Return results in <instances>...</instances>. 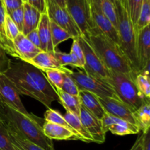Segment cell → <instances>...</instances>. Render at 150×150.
Returning a JSON list of instances; mask_svg holds the SVG:
<instances>
[{"instance_id": "277c9868", "label": "cell", "mask_w": 150, "mask_h": 150, "mask_svg": "<svg viewBox=\"0 0 150 150\" xmlns=\"http://www.w3.org/2000/svg\"><path fill=\"white\" fill-rule=\"evenodd\" d=\"M117 17V32L120 47L130 61L136 74H139V64L136 52V33L126 7L125 0L114 3Z\"/></svg>"}, {"instance_id": "4316f807", "label": "cell", "mask_w": 150, "mask_h": 150, "mask_svg": "<svg viewBox=\"0 0 150 150\" xmlns=\"http://www.w3.org/2000/svg\"><path fill=\"white\" fill-rule=\"evenodd\" d=\"M50 28H51V39L54 48H57V46L64 41L68 39H73V37L64 29L56 24L54 22L50 20Z\"/></svg>"}, {"instance_id": "d590c367", "label": "cell", "mask_w": 150, "mask_h": 150, "mask_svg": "<svg viewBox=\"0 0 150 150\" xmlns=\"http://www.w3.org/2000/svg\"><path fill=\"white\" fill-rule=\"evenodd\" d=\"M5 31H6V35H7V38L11 41L13 43V40L16 39V37L19 35L20 31L18 30V27L15 24L14 22L12 21L10 18V16L7 14L5 18Z\"/></svg>"}, {"instance_id": "5b68a950", "label": "cell", "mask_w": 150, "mask_h": 150, "mask_svg": "<svg viewBox=\"0 0 150 150\" xmlns=\"http://www.w3.org/2000/svg\"><path fill=\"white\" fill-rule=\"evenodd\" d=\"M111 84L115 94L120 100L130 107L134 111L139 109L144 102H149L140 93L134 81V78L130 75L109 70Z\"/></svg>"}, {"instance_id": "e575fe53", "label": "cell", "mask_w": 150, "mask_h": 150, "mask_svg": "<svg viewBox=\"0 0 150 150\" xmlns=\"http://www.w3.org/2000/svg\"><path fill=\"white\" fill-rule=\"evenodd\" d=\"M60 89L69 95H73V96H79V90L77 87V85L75 83L73 79L65 72H64V79H63L62 84Z\"/></svg>"}, {"instance_id": "8992f818", "label": "cell", "mask_w": 150, "mask_h": 150, "mask_svg": "<svg viewBox=\"0 0 150 150\" xmlns=\"http://www.w3.org/2000/svg\"><path fill=\"white\" fill-rule=\"evenodd\" d=\"M67 73L77 85L79 91H86L97 95L99 98H117L112 86L108 82L89 76L83 70L77 72L66 69Z\"/></svg>"}, {"instance_id": "ee69618b", "label": "cell", "mask_w": 150, "mask_h": 150, "mask_svg": "<svg viewBox=\"0 0 150 150\" xmlns=\"http://www.w3.org/2000/svg\"><path fill=\"white\" fill-rule=\"evenodd\" d=\"M142 150H150V132L144 133L143 142H142Z\"/></svg>"}, {"instance_id": "30bf717a", "label": "cell", "mask_w": 150, "mask_h": 150, "mask_svg": "<svg viewBox=\"0 0 150 150\" xmlns=\"http://www.w3.org/2000/svg\"><path fill=\"white\" fill-rule=\"evenodd\" d=\"M0 103L11 107L23 114H29L23 105L20 95L14 84L5 74L0 75Z\"/></svg>"}, {"instance_id": "484cf974", "label": "cell", "mask_w": 150, "mask_h": 150, "mask_svg": "<svg viewBox=\"0 0 150 150\" xmlns=\"http://www.w3.org/2000/svg\"><path fill=\"white\" fill-rule=\"evenodd\" d=\"M6 127V126H5ZM7 127L12 142L18 150H45L33 142L27 140L13 129Z\"/></svg>"}, {"instance_id": "3957f363", "label": "cell", "mask_w": 150, "mask_h": 150, "mask_svg": "<svg viewBox=\"0 0 150 150\" xmlns=\"http://www.w3.org/2000/svg\"><path fill=\"white\" fill-rule=\"evenodd\" d=\"M84 37L108 70L136 78L138 74L134 73L130 61L118 44L105 36L96 27Z\"/></svg>"}, {"instance_id": "b9f144b4", "label": "cell", "mask_w": 150, "mask_h": 150, "mask_svg": "<svg viewBox=\"0 0 150 150\" xmlns=\"http://www.w3.org/2000/svg\"><path fill=\"white\" fill-rule=\"evenodd\" d=\"M26 2L36 8L40 13H46L45 0H26Z\"/></svg>"}, {"instance_id": "5bb4252c", "label": "cell", "mask_w": 150, "mask_h": 150, "mask_svg": "<svg viewBox=\"0 0 150 150\" xmlns=\"http://www.w3.org/2000/svg\"><path fill=\"white\" fill-rule=\"evenodd\" d=\"M79 117L83 127L86 128L93 139V142L98 144L104 143L106 134L103 130L101 120L96 118L81 105L80 114Z\"/></svg>"}, {"instance_id": "4fadbf2b", "label": "cell", "mask_w": 150, "mask_h": 150, "mask_svg": "<svg viewBox=\"0 0 150 150\" xmlns=\"http://www.w3.org/2000/svg\"><path fill=\"white\" fill-rule=\"evenodd\" d=\"M99 100L105 112L137 126L134 117L135 111L120 99L99 98Z\"/></svg>"}, {"instance_id": "6da1fadb", "label": "cell", "mask_w": 150, "mask_h": 150, "mask_svg": "<svg viewBox=\"0 0 150 150\" xmlns=\"http://www.w3.org/2000/svg\"><path fill=\"white\" fill-rule=\"evenodd\" d=\"M5 76L13 82L19 95H26L39 101L48 108L59 101L55 88L42 70L23 61L12 62Z\"/></svg>"}, {"instance_id": "d6986e66", "label": "cell", "mask_w": 150, "mask_h": 150, "mask_svg": "<svg viewBox=\"0 0 150 150\" xmlns=\"http://www.w3.org/2000/svg\"><path fill=\"white\" fill-rule=\"evenodd\" d=\"M28 63L38 68L39 70H42V72L49 70H54V69L62 70H66V67H62L51 53L42 51L40 52L38 55L35 56Z\"/></svg>"}, {"instance_id": "7c38bea8", "label": "cell", "mask_w": 150, "mask_h": 150, "mask_svg": "<svg viewBox=\"0 0 150 150\" xmlns=\"http://www.w3.org/2000/svg\"><path fill=\"white\" fill-rule=\"evenodd\" d=\"M103 130L106 134L110 131L111 133L117 136H126L130 134H138L140 130L136 125L114 117L105 111L103 117L101 120Z\"/></svg>"}, {"instance_id": "f6af8a7d", "label": "cell", "mask_w": 150, "mask_h": 150, "mask_svg": "<svg viewBox=\"0 0 150 150\" xmlns=\"http://www.w3.org/2000/svg\"><path fill=\"white\" fill-rule=\"evenodd\" d=\"M52 1L57 4H58L59 7H62V8H66L65 0H52Z\"/></svg>"}, {"instance_id": "44dd1931", "label": "cell", "mask_w": 150, "mask_h": 150, "mask_svg": "<svg viewBox=\"0 0 150 150\" xmlns=\"http://www.w3.org/2000/svg\"><path fill=\"white\" fill-rule=\"evenodd\" d=\"M23 23L21 33L26 36L29 32L38 28L42 13L26 1L23 2Z\"/></svg>"}, {"instance_id": "7402d4cb", "label": "cell", "mask_w": 150, "mask_h": 150, "mask_svg": "<svg viewBox=\"0 0 150 150\" xmlns=\"http://www.w3.org/2000/svg\"><path fill=\"white\" fill-rule=\"evenodd\" d=\"M7 16L3 0H0V48H2L7 54L18 59L13 43L7 38L5 31V18Z\"/></svg>"}, {"instance_id": "60d3db41", "label": "cell", "mask_w": 150, "mask_h": 150, "mask_svg": "<svg viewBox=\"0 0 150 150\" xmlns=\"http://www.w3.org/2000/svg\"><path fill=\"white\" fill-rule=\"evenodd\" d=\"M3 2L7 14L13 10L21 7L24 1L23 0H3Z\"/></svg>"}, {"instance_id": "8fae6325", "label": "cell", "mask_w": 150, "mask_h": 150, "mask_svg": "<svg viewBox=\"0 0 150 150\" xmlns=\"http://www.w3.org/2000/svg\"><path fill=\"white\" fill-rule=\"evenodd\" d=\"M91 1V14L94 24L103 34L112 40L120 45V39L117 29L113 25L111 21L104 15L98 4L97 0Z\"/></svg>"}, {"instance_id": "ffe728a7", "label": "cell", "mask_w": 150, "mask_h": 150, "mask_svg": "<svg viewBox=\"0 0 150 150\" xmlns=\"http://www.w3.org/2000/svg\"><path fill=\"white\" fill-rule=\"evenodd\" d=\"M42 130L45 136L51 140H76V134L72 130L54 123L45 121L42 124Z\"/></svg>"}, {"instance_id": "d6a6232c", "label": "cell", "mask_w": 150, "mask_h": 150, "mask_svg": "<svg viewBox=\"0 0 150 150\" xmlns=\"http://www.w3.org/2000/svg\"><path fill=\"white\" fill-rule=\"evenodd\" d=\"M0 150H18L12 142L8 130L0 120Z\"/></svg>"}, {"instance_id": "8d00e7d4", "label": "cell", "mask_w": 150, "mask_h": 150, "mask_svg": "<svg viewBox=\"0 0 150 150\" xmlns=\"http://www.w3.org/2000/svg\"><path fill=\"white\" fill-rule=\"evenodd\" d=\"M7 15L10 16L12 21L14 22L20 32H22L23 23V6L22 5L21 7L13 10L10 13H7Z\"/></svg>"}, {"instance_id": "603a6c76", "label": "cell", "mask_w": 150, "mask_h": 150, "mask_svg": "<svg viewBox=\"0 0 150 150\" xmlns=\"http://www.w3.org/2000/svg\"><path fill=\"white\" fill-rule=\"evenodd\" d=\"M63 117H64V120L67 122V124L70 125L72 130L76 134L77 140L83 141V142H87V143L93 142V139L91 137L87 130H86V128L83 127L79 116L72 114L69 111H66L65 114Z\"/></svg>"}, {"instance_id": "ac0fdd59", "label": "cell", "mask_w": 150, "mask_h": 150, "mask_svg": "<svg viewBox=\"0 0 150 150\" xmlns=\"http://www.w3.org/2000/svg\"><path fill=\"white\" fill-rule=\"evenodd\" d=\"M38 35L40 40L41 50L45 52L53 53L55 51L51 39V28H50V19L47 13L41 14L40 20L38 28Z\"/></svg>"}, {"instance_id": "cb8c5ba5", "label": "cell", "mask_w": 150, "mask_h": 150, "mask_svg": "<svg viewBox=\"0 0 150 150\" xmlns=\"http://www.w3.org/2000/svg\"><path fill=\"white\" fill-rule=\"evenodd\" d=\"M59 98V103L62 104L66 111L79 116L81 108V103L79 96H73L62 91L60 89L55 88Z\"/></svg>"}, {"instance_id": "7dc6e473", "label": "cell", "mask_w": 150, "mask_h": 150, "mask_svg": "<svg viewBox=\"0 0 150 150\" xmlns=\"http://www.w3.org/2000/svg\"><path fill=\"white\" fill-rule=\"evenodd\" d=\"M23 1H24V2H25V1H26V0H23Z\"/></svg>"}, {"instance_id": "c3c4849f", "label": "cell", "mask_w": 150, "mask_h": 150, "mask_svg": "<svg viewBox=\"0 0 150 150\" xmlns=\"http://www.w3.org/2000/svg\"><path fill=\"white\" fill-rule=\"evenodd\" d=\"M148 1H150V0H148Z\"/></svg>"}, {"instance_id": "d4e9b609", "label": "cell", "mask_w": 150, "mask_h": 150, "mask_svg": "<svg viewBox=\"0 0 150 150\" xmlns=\"http://www.w3.org/2000/svg\"><path fill=\"white\" fill-rule=\"evenodd\" d=\"M136 125L140 131L146 133L150 128V105L149 102H144L142 106L134 112Z\"/></svg>"}, {"instance_id": "e0dca14e", "label": "cell", "mask_w": 150, "mask_h": 150, "mask_svg": "<svg viewBox=\"0 0 150 150\" xmlns=\"http://www.w3.org/2000/svg\"><path fill=\"white\" fill-rule=\"evenodd\" d=\"M79 97L81 106L98 120H102L105 114V110L97 95L86 91H79Z\"/></svg>"}, {"instance_id": "74e56055", "label": "cell", "mask_w": 150, "mask_h": 150, "mask_svg": "<svg viewBox=\"0 0 150 150\" xmlns=\"http://www.w3.org/2000/svg\"><path fill=\"white\" fill-rule=\"evenodd\" d=\"M56 59L59 62L60 64L62 67H65L67 65H70L73 67V60L72 58V56L70 54H66V53L61 52L59 51H57V48L55 49L54 52L51 53Z\"/></svg>"}, {"instance_id": "2e32d148", "label": "cell", "mask_w": 150, "mask_h": 150, "mask_svg": "<svg viewBox=\"0 0 150 150\" xmlns=\"http://www.w3.org/2000/svg\"><path fill=\"white\" fill-rule=\"evenodd\" d=\"M13 45L18 59L27 63L42 51L40 48L35 46L22 33L19 34L13 40Z\"/></svg>"}, {"instance_id": "9c48e42d", "label": "cell", "mask_w": 150, "mask_h": 150, "mask_svg": "<svg viewBox=\"0 0 150 150\" xmlns=\"http://www.w3.org/2000/svg\"><path fill=\"white\" fill-rule=\"evenodd\" d=\"M45 6L50 20L68 32L73 37V40L81 35L80 29L66 8L59 7L52 0H45Z\"/></svg>"}, {"instance_id": "f1b7e54d", "label": "cell", "mask_w": 150, "mask_h": 150, "mask_svg": "<svg viewBox=\"0 0 150 150\" xmlns=\"http://www.w3.org/2000/svg\"><path fill=\"white\" fill-rule=\"evenodd\" d=\"M97 1L104 15L111 21L117 29V17L114 3L111 0H97Z\"/></svg>"}, {"instance_id": "7a4b0ae2", "label": "cell", "mask_w": 150, "mask_h": 150, "mask_svg": "<svg viewBox=\"0 0 150 150\" xmlns=\"http://www.w3.org/2000/svg\"><path fill=\"white\" fill-rule=\"evenodd\" d=\"M0 120L6 127L45 150H55L52 140L45 136L40 119L32 114H23L0 103Z\"/></svg>"}, {"instance_id": "52a82bcc", "label": "cell", "mask_w": 150, "mask_h": 150, "mask_svg": "<svg viewBox=\"0 0 150 150\" xmlns=\"http://www.w3.org/2000/svg\"><path fill=\"white\" fill-rule=\"evenodd\" d=\"M78 41L84 57L83 71L89 76L108 82L110 79L109 70L105 67L87 39L83 35H81L78 38Z\"/></svg>"}, {"instance_id": "83f0119b", "label": "cell", "mask_w": 150, "mask_h": 150, "mask_svg": "<svg viewBox=\"0 0 150 150\" xmlns=\"http://www.w3.org/2000/svg\"><path fill=\"white\" fill-rule=\"evenodd\" d=\"M148 25H150V1L144 0L139 18L134 26L136 33Z\"/></svg>"}, {"instance_id": "f546056e", "label": "cell", "mask_w": 150, "mask_h": 150, "mask_svg": "<svg viewBox=\"0 0 150 150\" xmlns=\"http://www.w3.org/2000/svg\"><path fill=\"white\" fill-rule=\"evenodd\" d=\"M44 120L45 122H48L54 123V124L59 125L63 126V127H65L66 128L69 129V130H72L73 133H75V132L72 130L71 127H70L68 124L67 123V122L64 120V117L60 114L59 111H56V110L51 109V108H48L46 111H45V114H44ZM76 134V133H75ZM76 140H77V136H76Z\"/></svg>"}, {"instance_id": "f35d334b", "label": "cell", "mask_w": 150, "mask_h": 150, "mask_svg": "<svg viewBox=\"0 0 150 150\" xmlns=\"http://www.w3.org/2000/svg\"><path fill=\"white\" fill-rule=\"evenodd\" d=\"M11 60L8 58L5 51L0 48V75L4 74L9 69Z\"/></svg>"}, {"instance_id": "ab89813d", "label": "cell", "mask_w": 150, "mask_h": 150, "mask_svg": "<svg viewBox=\"0 0 150 150\" xmlns=\"http://www.w3.org/2000/svg\"><path fill=\"white\" fill-rule=\"evenodd\" d=\"M70 53L74 54V55L77 57L78 59L79 60V62L81 63L82 65L84 66V57H83V51H82L80 45H79V41H78V38L73 39L71 50H70Z\"/></svg>"}, {"instance_id": "ba28073f", "label": "cell", "mask_w": 150, "mask_h": 150, "mask_svg": "<svg viewBox=\"0 0 150 150\" xmlns=\"http://www.w3.org/2000/svg\"><path fill=\"white\" fill-rule=\"evenodd\" d=\"M66 10L79 28L81 35L86 36L95 27L91 14L90 0H65Z\"/></svg>"}, {"instance_id": "7bdbcfd3", "label": "cell", "mask_w": 150, "mask_h": 150, "mask_svg": "<svg viewBox=\"0 0 150 150\" xmlns=\"http://www.w3.org/2000/svg\"><path fill=\"white\" fill-rule=\"evenodd\" d=\"M27 39L30 41L32 43H33L38 48H40L41 49V45H40V40L39 35H38V29H35V30L29 32L27 35H26Z\"/></svg>"}, {"instance_id": "1f68e13d", "label": "cell", "mask_w": 150, "mask_h": 150, "mask_svg": "<svg viewBox=\"0 0 150 150\" xmlns=\"http://www.w3.org/2000/svg\"><path fill=\"white\" fill-rule=\"evenodd\" d=\"M144 0H125L126 7L133 24L136 25Z\"/></svg>"}, {"instance_id": "4dcf8cb0", "label": "cell", "mask_w": 150, "mask_h": 150, "mask_svg": "<svg viewBox=\"0 0 150 150\" xmlns=\"http://www.w3.org/2000/svg\"><path fill=\"white\" fill-rule=\"evenodd\" d=\"M136 87L144 98L147 100L150 99V78L146 75L139 73L134 79Z\"/></svg>"}, {"instance_id": "9a60e30c", "label": "cell", "mask_w": 150, "mask_h": 150, "mask_svg": "<svg viewBox=\"0 0 150 150\" xmlns=\"http://www.w3.org/2000/svg\"><path fill=\"white\" fill-rule=\"evenodd\" d=\"M136 52L140 73L150 64V25L136 32Z\"/></svg>"}, {"instance_id": "836d02e7", "label": "cell", "mask_w": 150, "mask_h": 150, "mask_svg": "<svg viewBox=\"0 0 150 150\" xmlns=\"http://www.w3.org/2000/svg\"><path fill=\"white\" fill-rule=\"evenodd\" d=\"M65 70L54 69V70H46V71L43 72V73H45L48 81L51 83V84L54 88L60 89L62 86V84L63 79H64V71Z\"/></svg>"}, {"instance_id": "bcb514c9", "label": "cell", "mask_w": 150, "mask_h": 150, "mask_svg": "<svg viewBox=\"0 0 150 150\" xmlns=\"http://www.w3.org/2000/svg\"><path fill=\"white\" fill-rule=\"evenodd\" d=\"M113 3L116 2V1H124V0H111Z\"/></svg>"}]
</instances>
